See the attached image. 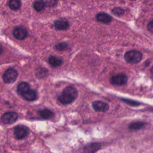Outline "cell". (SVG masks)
Segmentation results:
<instances>
[{
	"label": "cell",
	"instance_id": "6da1fadb",
	"mask_svg": "<svg viewBox=\"0 0 153 153\" xmlns=\"http://www.w3.org/2000/svg\"><path fill=\"white\" fill-rule=\"evenodd\" d=\"M78 96L76 89L72 86L65 88L62 93L58 97V100L63 105H68L72 102Z\"/></svg>",
	"mask_w": 153,
	"mask_h": 153
},
{
	"label": "cell",
	"instance_id": "7a4b0ae2",
	"mask_svg": "<svg viewBox=\"0 0 153 153\" xmlns=\"http://www.w3.org/2000/svg\"><path fill=\"white\" fill-rule=\"evenodd\" d=\"M124 59L129 63H137L142 59V54L137 50H130L124 54Z\"/></svg>",
	"mask_w": 153,
	"mask_h": 153
},
{
	"label": "cell",
	"instance_id": "3957f363",
	"mask_svg": "<svg viewBox=\"0 0 153 153\" xmlns=\"http://www.w3.org/2000/svg\"><path fill=\"white\" fill-rule=\"evenodd\" d=\"M18 76L17 71L13 68H9L5 71L2 75V79L5 83L10 84L14 82Z\"/></svg>",
	"mask_w": 153,
	"mask_h": 153
},
{
	"label": "cell",
	"instance_id": "277c9868",
	"mask_svg": "<svg viewBox=\"0 0 153 153\" xmlns=\"http://www.w3.org/2000/svg\"><path fill=\"white\" fill-rule=\"evenodd\" d=\"M128 78L124 74L121 73L113 76L111 78V83L115 85H123L127 82Z\"/></svg>",
	"mask_w": 153,
	"mask_h": 153
},
{
	"label": "cell",
	"instance_id": "5b68a950",
	"mask_svg": "<svg viewBox=\"0 0 153 153\" xmlns=\"http://www.w3.org/2000/svg\"><path fill=\"white\" fill-rule=\"evenodd\" d=\"M29 131V128L26 126L19 125L14 128V134L17 139H22L28 135Z\"/></svg>",
	"mask_w": 153,
	"mask_h": 153
},
{
	"label": "cell",
	"instance_id": "8992f818",
	"mask_svg": "<svg viewBox=\"0 0 153 153\" xmlns=\"http://www.w3.org/2000/svg\"><path fill=\"white\" fill-rule=\"evenodd\" d=\"M18 118V115L15 112H7L3 114L1 116V120L4 123L10 124L14 123Z\"/></svg>",
	"mask_w": 153,
	"mask_h": 153
},
{
	"label": "cell",
	"instance_id": "52a82bcc",
	"mask_svg": "<svg viewBox=\"0 0 153 153\" xmlns=\"http://www.w3.org/2000/svg\"><path fill=\"white\" fill-rule=\"evenodd\" d=\"M13 34L16 39L23 40L27 36L28 32L27 29L25 27L17 26L14 29L13 31Z\"/></svg>",
	"mask_w": 153,
	"mask_h": 153
},
{
	"label": "cell",
	"instance_id": "ba28073f",
	"mask_svg": "<svg viewBox=\"0 0 153 153\" xmlns=\"http://www.w3.org/2000/svg\"><path fill=\"white\" fill-rule=\"evenodd\" d=\"M92 106L96 112H105L109 109L108 103L100 100H96L93 102Z\"/></svg>",
	"mask_w": 153,
	"mask_h": 153
},
{
	"label": "cell",
	"instance_id": "9c48e42d",
	"mask_svg": "<svg viewBox=\"0 0 153 153\" xmlns=\"http://www.w3.org/2000/svg\"><path fill=\"white\" fill-rule=\"evenodd\" d=\"M24 99L28 101H33L36 100L38 97V94L36 91L34 90L30 89L24 94L22 95Z\"/></svg>",
	"mask_w": 153,
	"mask_h": 153
},
{
	"label": "cell",
	"instance_id": "30bf717a",
	"mask_svg": "<svg viewBox=\"0 0 153 153\" xmlns=\"http://www.w3.org/2000/svg\"><path fill=\"white\" fill-rule=\"evenodd\" d=\"M54 26L58 30H66L69 27V23L65 19H59L55 21Z\"/></svg>",
	"mask_w": 153,
	"mask_h": 153
},
{
	"label": "cell",
	"instance_id": "8fae6325",
	"mask_svg": "<svg viewBox=\"0 0 153 153\" xmlns=\"http://www.w3.org/2000/svg\"><path fill=\"white\" fill-rule=\"evenodd\" d=\"M63 59L61 57H57L51 56L48 58V63L50 66L53 67H58L62 65L63 63Z\"/></svg>",
	"mask_w": 153,
	"mask_h": 153
},
{
	"label": "cell",
	"instance_id": "7c38bea8",
	"mask_svg": "<svg viewBox=\"0 0 153 153\" xmlns=\"http://www.w3.org/2000/svg\"><path fill=\"white\" fill-rule=\"evenodd\" d=\"M96 19L103 23H109L112 21V17L111 16L105 13H99L96 16Z\"/></svg>",
	"mask_w": 153,
	"mask_h": 153
},
{
	"label": "cell",
	"instance_id": "4fadbf2b",
	"mask_svg": "<svg viewBox=\"0 0 153 153\" xmlns=\"http://www.w3.org/2000/svg\"><path fill=\"white\" fill-rule=\"evenodd\" d=\"M30 85L26 82H20L17 87V92L19 95H22L29 90H30Z\"/></svg>",
	"mask_w": 153,
	"mask_h": 153
},
{
	"label": "cell",
	"instance_id": "5bb4252c",
	"mask_svg": "<svg viewBox=\"0 0 153 153\" xmlns=\"http://www.w3.org/2000/svg\"><path fill=\"white\" fill-rule=\"evenodd\" d=\"M99 147V145H98L96 143L90 145L89 146H85L84 148L82 149V151L80 152V153H93L97 150Z\"/></svg>",
	"mask_w": 153,
	"mask_h": 153
},
{
	"label": "cell",
	"instance_id": "9a60e30c",
	"mask_svg": "<svg viewBox=\"0 0 153 153\" xmlns=\"http://www.w3.org/2000/svg\"><path fill=\"white\" fill-rule=\"evenodd\" d=\"M48 71L44 68H39L36 70L35 75L38 78H43L47 76Z\"/></svg>",
	"mask_w": 153,
	"mask_h": 153
},
{
	"label": "cell",
	"instance_id": "2e32d148",
	"mask_svg": "<svg viewBox=\"0 0 153 153\" xmlns=\"http://www.w3.org/2000/svg\"><path fill=\"white\" fill-rule=\"evenodd\" d=\"M41 117L44 119H50L51 118L53 117L54 116V114L53 112L50 111V109H42L41 111H40L39 112Z\"/></svg>",
	"mask_w": 153,
	"mask_h": 153
},
{
	"label": "cell",
	"instance_id": "e0dca14e",
	"mask_svg": "<svg viewBox=\"0 0 153 153\" xmlns=\"http://www.w3.org/2000/svg\"><path fill=\"white\" fill-rule=\"evenodd\" d=\"M8 6L12 10H17L21 7V2L19 0H11L8 2Z\"/></svg>",
	"mask_w": 153,
	"mask_h": 153
},
{
	"label": "cell",
	"instance_id": "ac0fdd59",
	"mask_svg": "<svg viewBox=\"0 0 153 153\" xmlns=\"http://www.w3.org/2000/svg\"><path fill=\"white\" fill-rule=\"evenodd\" d=\"M45 5L44 1H35L33 4V7L36 11H41L44 10Z\"/></svg>",
	"mask_w": 153,
	"mask_h": 153
},
{
	"label": "cell",
	"instance_id": "d6986e66",
	"mask_svg": "<svg viewBox=\"0 0 153 153\" xmlns=\"http://www.w3.org/2000/svg\"><path fill=\"white\" fill-rule=\"evenodd\" d=\"M144 126V123L140 121H137L132 123L130 124L128 128L131 130H136L141 128Z\"/></svg>",
	"mask_w": 153,
	"mask_h": 153
},
{
	"label": "cell",
	"instance_id": "ffe728a7",
	"mask_svg": "<svg viewBox=\"0 0 153 153\" xmlns=\"http://www.w3.org/2000/svg\"><path fill=\"white\" fill-rule=\"evenodd\" d=\"M112 12L117 16H121L124 13V10L120 7L114 8L112 10Z\"/></svg>",
	"mask_w": 153,
	"mask_h": 153
},
{
	"label": "cell",
	"instance_id": "44dd1931",
	"mask_svg": "<svg viewBox=\"0 0 153 153\" xmlns=\"http://www.w3.org/2000/svg\"><path fill=\"white\" fill-rule=\"evenodd\" d=\"M68 44L63 42V43H59L56 45L55 48L56 50H60V51H63L65 50L68 48Z\"/></svg>",
	"mask_w": 153,
	"mask_h": 153
},
{
	"label": "cell",
	"instance_id": "7402d4cb",
	"mask_svg": "<svg viewBox=\"0 0 153 153\" xmlns=\"http://www.w3.org/2000/svg\"><path fill=\"white\" fill-rule=\"evenodd\" d=\"M45 5V6H48V7H52L57 3V1H44Z\"/></svg>",
	"mask_w": 153,
	"mask_h": 153
},
{
	"label": "cell",
	"instance_id": "603a6c76",
	"mask_svg": "<svg viewBox=\"0 0 153 153\" xmlns=\"http://www.w3.org/2000/svg\"><path fill=\"white\" fill-rule=\"evenodd\" d=\"M124 101H125L127 103L131 105L132 106H137L138 105H139V103L137 102H134V101H132L131 100H126L124 99Z\"/></svg>",
	"mask_w": 153,
	"mask_h": 153
},
{
	"label": "cell",
	"instance_id": "cb8c5ba5",
	"mask_svg": "<svg viewBox=\"0 0 153 153\" xmlns=\"http://www.w3.org/2000/svg\"><path fill=\"white\" fill-rule=\"evenodd\" d=\"M147 28H148V30L150 32H152L153 31V22H152V20H151L149 23H148V26H147Z\"/></svg>",
	"mask_w": 153,
	"mask_h": 153
},
{
	"label": "cell",
	"instance_id": "d4e9b609",
	"mask_svg": "<svg viewBox=\"0 0 153 153\" xmlns=\"http://www.w3.org/2000/svg\"><path fill=\"white\" fill-rule=\"evenodd\" d=\"M2 51H3V47H2V46L0 44V54H2Z\"/></svg>",
	"mask_w": 153,
	"mask_h": 153
}]
</instances>
